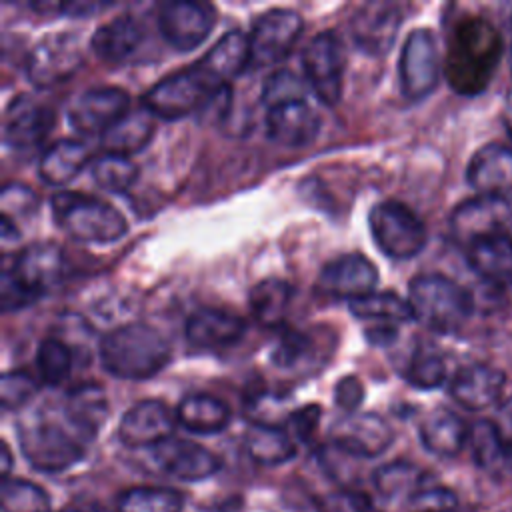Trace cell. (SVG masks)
<instances>
[{
    "label": "cell",
    "mask_w": 512,
    "mask_h": 512,
    "mask_svg": "<svg viewBox=\"0 0 512 512\" xmlns=\"http://www.w3.org/2000/svg\"><path fill=\"white\" fill-rule=\"evenodd\" d=\"M500 58L502 38L494 24L484 16H464L448 38V84L462 96H476L490 84Z\"/></svg>",
    "instance_id": "obj_1"
},
{
    "label": "cell",
    "mask_w": 512,
    "mask_h": 512,
    "mask_svg": "<svg viewBox=\"0 0 512 512\" xmlns=\"http://www.w3.org/2000/svg\"><path fill=\"white\" fill-rule=\"evenodd\" d=\"M102 368L120 380H148L172 360V346L162 332L144 322L112 328L100 338Z\"/></svg>",
    "instance_id": "obj_2"
},
{
    "label": "cell",
    "mask_w": 512,
    "mask_h": 512,
    "mask_svg": "<svg viewBox=\"0 0 512 512\" xmlns=\"http://www.w3.org/2000/svg\"><path fill=\"white\" fill-rule=\"evenodd\" d=\"M56 224L74 240L112 244L128 232V222L112 204L82 192H56L50 200Z\"/></svg>",
    "instance_id": "obj_3"
},
{
    "label": "cell",
    "mask_w": 512,
    "mask_h": 512,
    "mask_svg": "<svg viewBox=\"0 0 512 512\" xmlns=\"http://www.w3.org/2000/svg\"><path fill=\"white\" fill-rule=\"evenodd\" d=\"M414 320L440 334L458 332L472 314L470 294L442 274H420L408 284Z\"/></svg>",
    "instance_id": "obj_4"
},
{
    "label": "cell",
    "mask_w": 512,
    "mask_h": 512,
    "mask_svg": "<svg viewBox=\"0 0 512 512\" xmlns=\"http://www.w3.org/2000/svg\"><path fill=\"white\" fill-rule=\"evenodd\" d=\"M222 82L210 78L198 64L154 82L142 96V108L162 120H178L200 112Z\"/></svg>",
    "instance_id": "obj_5"
},
{
    "label": "cell",
    "mask_w": 512,
    "mask_h": 512,
    "mask_svg": "<svg viewBox=\"0 0 512 512\" xmlns=\"http://www.w3.org/2000/svg\"><path fill=\"white\" fill-rule=\"evenodd\" d=\"M368 226L376 246L392 260L418 256L428 240L424 222L398 200L376 202L368 214Z\"/></svg>",
    "instance_id": "obj_6"
},
{
    "label": "cell",
    "mask_w": 512,
    "mask_h": 512,
    "mask_svg": "<svg viewBox=\"0 0 512 512\" xmlns=\"http://www.w3.org/2000/svg\"><path fill=\"white\" fill-rule=\"evenodd\" d=\"M20 450L26 462L38 472H64L84 458L80 438L68 434L60 424L36 418L18 430Z\"/></svg>",
    "instance_id": "obj_7"
},
{
    "label": "cell",
    "mask_w": 512,
    "mask_h": 512,
    "mask_svg": "<svg viewBox=\"0 0 512 512\" xmlns=\"http://www.w3.org/2000/svg\"><path fill=\"white\" fill-rule=\"evenodd\" d=\"M346 52L334 30L316 34L302 52L304 80L324 106H336L342 96Z\"/></svg>",
    "instance_id": "obj_8"
},
{
    "label": "cell",
    "mask_w": 512,
    "mask_h": 512,
    "mask_svg": "<svg viewBox=\"0 0 512 512\" xmlns=\"http://www.w3.org/2000/svg\"><path fill=\"white\" fill-rule=\"evenodd\" d=\"M304 22L296 10L272 8L262 12L248 34L250 66H272L282 62L302 34Z\"/></svg>",
    "instance_id": "obj_9"
},
{
    "label": "cell",
    "mask_w": 512,
    "mask_h": 512,
    "mask_svg": "<svg viewBox=\"0 0 512 512\" xmlns=\"http://www.w3.org/2000/svg\"><path fill=\"white\" fill-rule=\"evenodd\" d=\"M400 90L408 100L426 98L440 82V54L436 38L428 28L412 30L398 60Z\"/></svg>",
    "instance_id": "obj_10"
},
{
    "label": "cell",
    "mask_w": 512,
    "mask_h": 512,
    "mask_svg": "<svg viewBox=\"0 0 512 512\" xmlns=\"http://www.w3.org/2000/svg\"><path fill=\"white\" fill-rule=\"evenodd\" d=\"M82 62L78 38L70 32L48 34L38 40L26 58V76L38 88L68 80Z\"/></svg>",
    "instance_id": "obj_11"
},
{
    "label": "cell",
    "mask_w": 512,
    "mask_h": 512,
    "mask_svg": "<svg viewBox=\"0 0 512 512\" xmlns=\"http://www.w3.org/2000/svg\"><path fill=\"white\" fill-rule=\"evenodd\" d=\"M158 28L164 40L180 52L200 46L216 24L214 8L194 0H168L158 6Z\"/></svg>",
    "instance_id": "obj_12"
},
{
    "label": "cell",
    "mask_w": 512,
    "mask_h": 512,
    "mask_svg": "<svg viewBox=\"0 0 512 512\" xmlns=\"http://www.w3.org/2000/svg\"><path fill=\"white\" fill-rule=\"evenodd\" d=\"M52 106L32 94H18L4 112V144L14 152L36 150L52 132Z\"/></svg>",
    "instance_id": "obj_13"
},
{
    "label": "cell",
    "mask_w": 512,
    "mask_h": 512,
    "mask_svg": "<svg viewBox=\"0 0 512 512\" xmlns=\"http://www.w3.org/2000/svg\"><path fill=\"white\" fill-rule=\"evenodd\" d=\"M512 228V204L510 200L492 198V196H474L460 202L450 216L452 236L462 244L470 246L472 242L510 232Z\"/></svg>",
    "instance_id": "obj_14"
},
{
    "label": "cell",
    "mask_w": 512,
    "mask_h": 512,
    "mask_svg": "<svg viewBox=\"0 0 512 512\" xmlns=\"http://www.w3.org/2000/svg\"><path fill=\"white\" fill-rule=\"evenodd\" d=\"M332 444L338 452L354 458H376L394 442L390 424L376 412H352L330 428Z\"/></svg>",
    "instance_id": "obj_15"
},
{
    "label": "cell",
    "mask_w": 512,
    "mask_h": 512,
    "mask_svg": "<svg viewBox=\"0 0 512 512\" xmlns=\"http://www.w3.org/2000/svg\"><path fill=\"white\" fill-rule=\"evenodd\" d=\"M130 96L118 86H94L80 92L68 106V122L82 134H104L128 114Z\"/></svg>",
    "instance_id": "obj_16"
},
{
    "label": "cell",
    "mask_w": 512,
    "mask_h": 512,
    "mask_svg": "<svg viewBox=\"0 0 512 512\" xmlns=\"http://www.w3.org/2000/svg\"><path fill=\"white\" fill-rule=\"evenodd\" d=\"M176 422V412L162 400H140L120 418L118 438L128 448H154L172 438Z\"/></svg>",
    "instance_id": "obj_17"
},
{
    "label": "cell",
    "mask_w": 512,
    "mask_h": 512,
    "mask_svg": "<svg viewBox=\"0 0 512 512\" xmlns=\"http://www.w3.org/2000/svg\"><path fill=\"white\" fill-rule=\"evenodd\" d=\"M400 24L402 14L396 4L368 2L352 14L350 38L360 52L380 56L386 54L394 44Z\"/></svg>",
    "instance_id": "obj_18"
},
{
    "label": "cell",
    "mask_w": 512,
    "mask_h": 512,
    "mask_svg": "<svg viewBox=\"0 0 512 512\" xmlns=\"http://www.w3.org/2000/svg\"><path fill=\"white\" fill-rule=\"evenodd\" d=\"M246 332V320L232 310L202 306L196 308L184 326L190 346L196 350H224L240 342Z\"/></svg>",
    "instance_id": "obj_19"
},
{
    "label": "cell",
    "mask_w": 512,
    "mask_h": 512,
    "mask_svg": "<svg viewBox=\"0 0 512 512\" xmlns=\"http://www.w3.org/2000/svg\"><path fill=\"white\" fill-rule=\"evenodd\" d=\"M156 466L184 482H198L214 476L220 470V460L202 444L184 438H168L152 448Z\"/></svg>",
    "instance_id": "obj_20"
},
{
    "label": "cell",
    "mask_w": 512,
    "mask_h": 512,
    "mask_svg": "<svg viewBox=\"0 0 512 512\" xmlns=\"http://www.w3.org/2000/svg\"><path fill=\"white\" fill-rule=\"evenodd\" d=\"M12 272L16 280H20L28 290L42 296L50 288H54L66 270L64 250L54 242H36L22 248L12 266H4Z\"/></svg>",
    "instance_id": "obj_21"
},
{
    "label": "cell",
    "mask_w": 512,
    "mask_h": 512,
    "mask_svg": "<svg viewBox=\"0 0 512 512\" xmlns=\"http://www.w3.org/2000/svg\"><path fill=\"white\" fill-rule=\"evenodd\" d=\"M378 268L362 254H344L326 262L318 274L320 292L334 298L356 300L374 292Z\"/></svg>",
    "instance_id": "obj_22"
},
{
    "label": "cell",
    "mask_w": 512,
    "mask_h": 512,
    "mask_svg": "<svg viewBox=\"0 0 512 512\" xmlns=\"http://www.w3.org/2000/svg\"><path fill=\"white\" fill-rule=\"evenodd\" d=\"M468 184L480 196L512 200V148L504 144H484L466 168Z\"/></svg>",
    "instance_id": "obj_23"
},
{
    "label": "cell",
    "mask_w": 512,
    "mask_h": 512,
    "mask_svg": "<svg viewBox=\"0 0 512 512\" xmlns=\"http://www.w3.org/2000/svg\"><path fill=\"white\" fill-rule=\"evenodd\" d=\"M266 136L288 148H302L316 140L322 120L318 112L306 102H286L268 108L266 112Z\"/></svg>",
    "instance_id": "obj_24"
},
{
    "label": "cell",
    "mask_w": 512,
    "mask_h": 512,
    "mask_svg": "<svg viewBox=\"0 0 512 512\" xmlns=\"http://www.w3.org/2000/svg\"><path fill=\"white\" fill-rule=\"evenodd\" d=\"M506 374L490 364L474 362L456 370L450 380V396L466 410H484L498 402Z\"/></svg>",
    "instance_id": "obj_25"
},
{
    "label": "cell",
    "mask_w": 512,
    "mask_h": 512,
    "mask_svg": "<svg viewBox=\"0 0 512 512\" xmlns=\"http://www.w3.org/2000/svg\"><path fill=\"white\" fill-rule=\"evenodd\" d=\"M110 412L106 390L96 382H84L68 390L64 416L76 430L78 438L92 440L104 426Z\"/></svg>",
    "instance_id": "obj_26"
},
{
    "label": "cell",
    "mask_w": 512,
    "mask_h": 512,
    "mask_svg": "<svg viewBox=\"0 0 512 512\" xmlns=\"http://www.w3.org/2000/svg\"><path fill=\"white\" fill-rule=\"evenodd\" d=\"M144 28L138 18L120 14L98 26L90 38L92 52L106 64L124 62L142 42Z\"/></svg>",
    "instance_id": "obj_27"
},
{
    "label": "cell",
    "mask_w": 512,
    "mask_h": 512,
    "mask_svg": "<svg viewBox=\"0 0 512 512\" xmlns=\"http://www.w3.org/2000/svg\"><path fill=\"white\" fill-rule=\"evenodd\" d=\"M468 434L470 430L464 420L448 408H434L420 422L422 446L440 458H454L460 454Z\"/></svg>",
    "instance_id": "obj_28"
},
{
    "label": "cell",
    "mask_w": 512,
    "mask_h": 512,
    "mask_svg": "<svg viewBox=\"0 0 512 512\" xmlns=\"http://www.w3.org/2000/svg\"><path fill=\"white\" fill-rule=\"evenodd\" d=\"M210 78L228 84L250 68V42L242 30H230L196 62Z\"/></svg>",
    "instance_id": "obj_29"
},
{
    "label": "cell",
    "mask_w": 512,
    "mask_h": 512,
    "mask_svg": "<svg viewBox=\"0 0 512 512\" xmlns=\"http://www.w3.org/2000/svg\"><path fill=\"white\" fill-rule=\"evenodd\" d=\"M472 270L492 284L512 282V236L510 232L492 234L472 242L468 248Z\"/></svg>",
    "instance_id": "obj_30"
},
{
    "label": "cell",
    "mask_w": 512,
    "mask_h": 512,
    "mask_svg": "<svg viewBox=\"0 0 512 512\" xmlns=\"http://www.w3.org/2000/svg\"><path fill=\"white\" fill-rule=\"evenodd\" d=\"M90 160V150L84 142L62 138L50 144L38 160V176L44 184L64 186L72 182Z\"/></svg>",
    "instance_id": "obj_31"
},
{
    "label": "cell",
    "mask_w": 512,
    "mask_h": 512,
    "mask_svg": "<svg viewBox=\"0 0 512 512\" xmlns=\"http://www.w3.org/2000/svg\"><path fill=\"white\" fill-rule=\"evenodd\" d=\"M230 408L212 394L194 392L184 396L176 406V420L194 434H218L230 424Z\"/></svg>",
    "instance_id": "obj_32"
},
{
    "label": "cell",
    "mask_w": 512,
    "mask_h": 512,
    "mask_svg": "<svg viewBox=\"0 0 512 512\" xmlns=\"http://www.w3.org/2000/svg\"><path fill=\"white\" fill-rule=\"evenodd\" d=\"M244 446L250 458L262 466H278L296 456V444L292 436L268 422H252L244 434Z\"/></svg>",
    "instance_id": "obj_33"
},
{
    "label": "cell",
    "mask_w": 512,
    "mask_h": 512,
    "mask_svg": "<svg viewBox=\"0 0 512 512\" xmlns=\"http://www.w3.org/2000/svg\"><path fill=\"white\" fill-rule=\"evenodd\" d=\"M152 136H154L152 114L142 108L136 112H128L124 118L112 124L100 136V142L104 152L128 156V154L140 152L150 142Z\"/></svg>",
    "instance_id": "obj_34"
},
{
    "label": "cell",
    "mask_w": 512,
    "mask_h": 512,
    "mask_svg": "<svg viewBox=\"0 0 512 512\" xmlns=\"http://www.w3.org/2000/svg\"><path fill=\"white\" fill-rule=\"evenodd\" d=\"M292 286L280 278H264L250 290V310L260 326L278 328L288 312Z\"/></svg>",
    "instance_id": "obj_35"
},
{
    "label": "cell",
    "mask_w": 512,
    "mask_h": 512,
    "mask_svg": "<svg viewBox=\"0 0 512 512\" xmlns=\"http://www.w3.org/2000/svg\"><path fill=\"white\" fill-rule=\"evenodd\" d=\"M350 314L360 320H372L376 324H406L414 320L410 302L396 292H370L356 300H350Z\"/></svg>",
    "instance_id": "obj_36"
},
{
    "label": "cell",
    "mask_w": 512,
    "mask_h": 512,
    "mask_svg": "<svg viewBox=\"0 0 512 512\" xmlns=\"http://www.w3.org/2000/svg\"><path fill=\"white\" fill-rule=\"evenodd\" d=\"M182 508V494L166 486H136L116 500V512H182Z\"/></svg>",
    "instance_id": "obj_37"
},
{
    "label": "cell",
    "mask_w": 512,
    "mask_h": 512,
    "mask_svg": "<svg viewBox=\"0 0 512 512\" xmlns=\"http://www.w3.org/2000/svg\"><path fill=\"white\" fill-rule=\"evenodd\" d=\"M90 172L94 182L112 194L126 192L138 178V166L128 156L120 154H100L92 160Z\"/></svg>",
    "instance_id": "obj_38"
},
{
    "label": "cell",
    "mask_w": 512,
    "mask_h": 512,
    "mask_svg": "<svg viewBox=\"0 0 512 512\" xmlns=\"http://www.w3.org/2000/svg\"><path fill=\"white\" fill-rule=\"evenodd\" d=\"M404 378L414 388L434 390L446 380V362L438 350L416 346L404 368Z\"/></svg>",
    "instance_id": "obj_39"
},
{
    "label": "cell",
    "mask_w": 512,
    "mask_h": 512,
    "mask_svg": "<svg viewBox=\"0 0 512 512\" xmlns=\"http://www.w3.org/2000/svg\"><path fill=\"white\" fill-rule=\"evenodd\" d=\"M2 512H50V496L24 478H6L0 486Z\"/></svg>",
    "instance_id": "obj_40"
},
{
    "label": "cell",
    "mask_w": 512,
    "mask_h": 512,
    "mask_svg": "<svg viewBox=\"0 0 512 512\" xmlns=\"http://www.w3.org/2000/svg\"><path fill=\"white\" fill-rule=\"evenodd\" d=\"M36 368L44 384L60 386L72 372V350L70 346L54 336L44 338L36 348Z\"/></svg>",
    "instance_id": "obj_41"
},
{
    "label": "cell",
    "mask_w": 512,
    "mask_h": 512,
    "mask_svg": "<svg viewBox=\"0 0 512 512\" xmlns=\"http://www.w3.org/2000/svg\"><path fill=\"white\" fill-rule=\"evenodd\" d=\"M422 472L404 460H396L390 464L380 466L374 472V484L378 492L386 498H398L408 494V498L420 488Z\"/></svg>",
    "instance_id": "obj_42"
},
{
    "label": "cell",
    "mask_w": 512,
    "mask_h": 512,
    "mask_svg": "<svg viewBox=\"0 0 512 512\" xmlns=\"http://www.w3.org/2000/svg\"><path fill=\"white\" fill-rule=\"evenodd\" d=\"M308 82L294 74L292 70H274L262 84V102L266 108L286 104V102H296V100H306L308 94Z\"/></svg>",
    "instance_id": "obj_43"
},
{
    "label": "cell",
    "mask_w": 512,
    "mask_h": 512,
    "mask_svg": "<svg viewBox=\"0 0 512 512\" xmlns=\"http://www.w3.org/2000/svg\"><path fill=\"white\" fill-rule=\"evenodd\" d=\"M468 440H470L472 456L476 464L482 468H494L500 460L506 458V450L500 442V436L492 420L474 422V426L470 428Z\"/></svg>",
    "instance_id": "obj_44"
},
{
    "label": "cell",
    "mask_w": 512,
    "mask_h": 512,
    "mask_svg": "<svg viewBox=\"0 0 512 512\" xmlns=\"http://www.w3.org/2000/svg\"><path fill=\"white\" fill-rule=\"evenodd\" d=\"M314 352V344L308 334L300 330L284 332L272 348L270 360L280 370H294L302 366Z\"/></svg>",
    "instance_id": "obj_45"
},
{
    "label": "cell",
    "mask_w": 512,
    "mask_h": 512,
    "mask_svg": "<svg viewBox=\"0 0 512 512\" xmlns=\"http://www.w3.org/2000/svg\"><path fill=\"white\" fill-rule=\"evenodd\" d=\"M38 390L36 380L26 370H10L0 380V404L4 410H18L26 406Z\"/></svg>",
    "instance_id": "obj_46"
},
{
    "label": "cell",
    "mask_w": 512,
    "mask_h": 512,
    "mask_svg": "<svg viewBox=\"0 0 512 512\" xmlns=\"http://www.w3.org/2000/svg\"><path fill=\"white\" fill-rule=\"evenodd\" d=\"M316 508L318 512H382L366 492L354 488H340L322 494L316 500Z\"/></svg>",
    "instance_id": "obj_47"
},
{
    "label": "cell",
    "mask_w": 512,
    "mask_h": 512,
    "mask_svg": "<svg viewBox=\"0 0 512 512\" xmlns=\"http://www.w3.org/2000/svg\"><path fill=\"white\" fill-rule=\"evenodd\" d=\"M458 508V496L444 486L418 488L408 498V512H454Z\"/></svg>",
    "instance_id": "obj_48"
},
{
    "label": "cell",
    "mask_w": 512,
    "mask_h": 512,
    "mask_svg": "<svg viewBox=\"0 0 512 512\" xmlns=\"http://www.w3.org/2000/svg\"><path fill=\"white\" fill-rule=\"evenodd\" d=\"M40 296L28 290L20 280L12 276L10 270H2V280H0V302L4 312H16L22 310L30 304H34Z\"/></svg>",
    "instance_id": "obj_49"
},
{
    "label": "cell",
    "mask_w": 512,
    "mask_h": 512,
    "mask_svg": "<svg viewBox=\"0 0 512 512\" xmlns=\"http://www.w3.org/2000/svg\"><path fill=\"white\" fill-rule=\"evenodd\" d=\"M38 200L32 188L24 184H6L2 188V214H10L16 210L18 214H30L36 208Z\"/></svg>",
    "instance_id": "obj_50"
},
{
    "label": "cell",
    "mask_w": 512,
    "mask_h": 512,
    "mask_svg": "<svg viewBox=\"0 0 512 512\" xmlns=\"http://www.w3.org/2000/svg\"><path fill=\"white\" fill-rule=\"evenodd\" d=\"M364 398V386L356 376H344L334 388V402L346 414H352Z\"/></svg>",
    "instance_id": "obj_51"
},
{
    "label": "cell",
    "mask_w": 512,
    "mask_h": 512,
    "mask_svg": "<svg viewBox=\"0 0 512 512\" xmlns=\"http://www.w3.org/2000/svg\"><path fill=\"white\" fill-rule=\"evenodd\" d=\"M320 414H322V408H320V406L308 404V406L296 410V412L290 416L292 428H294V432H296V436H298L300 440L306 442V440L312 438V434H314L316 428H318Z\"/></svg>",
    "instance_id": "obj_52"
},
{
    "label": "cell",
    "mask_w": 512,
    "mask_h": 512,
    "mask_svg": "<svg viewBox=\"0 0 512 512\" xmlns=\"http://www.w3.org/2000/svg\"><path fill=\"white\" fill-rule=\"evenodd\" d=\"M492 422H494L500 442L506 450V456H512V396L498 408L496 420H492Z\"/></svg>",
    "instance_id": "obj_53"
},
{
    "label": "cell",
    "mask_w": 512,
    "mask_h": 512,
    "mask_svg": "<svg viewBox=\"0 0 512 512\" xmlns=\"http://www.w3.org/2000/svg\"><path fill=\"white\" fill-rule=\"evenodd\" d=\"M398 326L396 324H376L374 328L366 330V338L376 346H388L396 340Z\"/></svg>",
    "instance_id": "obj_54"
},
{
    "label": "cell",
    "mask_w": 512,
    "mask_h": 512,
    "mask_svg": "<svg viewBox=\"0 0 512 512\" xmlns=\"http://www.w3.org/2000/svg\"><path fill=\"white\" fill-rule=\"evenodd\" d=\"M18 236H20V232L16 230V224L12 222V218L2 214V240L10 242L12 238H18Z\"/></svg>",
    "instance_id": "obj_55"
},
{
    "label": "cell",
    "mask_w": 512,
    "mask_h": 512,
    "mask_svg": "<svg viewBox=\"0 0 512 512\" xmlns=\"http://www.w3.org/2000/svg\"><path fill=\"white\" fill-rule=\"evenodd\" d=\"M0 472H2V480L8 478L10 474V468H12V452H10V446L6 442H2V458H0Z\"/></svg>",
    "instance_id": "obj_56"
},
{
    "label": "cell",
    "mask_w": 512,
    "mask_h": 512,
    "mask_svg": "<svg viewBox=\"0 0 512 512\" xmlns=\"http://www.w3.org/2000/svg\"><path fill=\"white\" fill-rule=\"evenodd\" d=\"M502 118H504V126L508 130V134L512 136V88L508 90L506 94V100H504V110H502Z\"/></svg>",
    "instance_id": "obj_57"
},
{
    "label": "cell",
    "mask_w": 512,
    "mask_h": 512,
    "mask_svg": "<svg viewBox=\"0 0 512 512\" xmlns=\"http://www.w3.org/2000/svg\"><path fill=\"white\" fill-rule=\"evenodd\" d=\"M58 512H80V510H74V508H66V510H58Z\"/></svg>",
    "instance_id": "obj_58"
},
{
    "label": "cell",
    "mask_w": 512,
    "mask_h": 512,
    "mask_svg": "<svg viewBox=\"0 0 512 512\" xmlns=\"http://www.w3.org/2000/svg\"><path fill=\"white\" fill-rule=\"evenodd\" d=\"M510 66H512V46H510Z\"/></svg>",
    "instance_id": "obj_59"
}]
</instances>
